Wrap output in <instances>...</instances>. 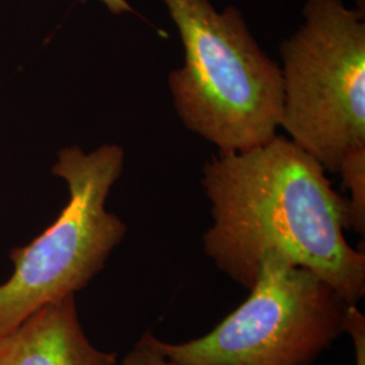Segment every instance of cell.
Here are the masks:
<instances>
[{
  "instance_id": "10",
  "label": "cell",
  "mask_w": 365,
  "mask_h": 365,
  "mask_svg": "<svg viewBox=\"0 0 365 365\" xmlns=\"http://www.w3.org/2000/svg\"><path fill=\"white\" fill-rule=\"evenodd\" d=\"M80 1H86V0H80ZM101 1L108 9V11L114 14V15L134 13V9L131 7L128 0H101Z\"/></svg>"
},
{
  "instance_id": "8",
  "label": "cell",
  "mask_w": 365,
  "mask_h": 365,
  "mask_svg": "<svg viewBox=\"0 0 365 365\" xmlns=\"http://www.w3.org/2000/svg\"><path fill=\"white\" fill-rule=\"evenodd\" d=\"M120 365H179L160 352L153 344V334L145 333Z\"/></svg>"
},
{
  "instance_id": "5",
  "label": "cell",
  "mask_w": 365,
  "mask_h": 365,
  "mask_svg": "<svg viewBox=\"0 0 365 365\" xmlns=\"http://www.w3.org/2000/svg\"><path fill=\"white\" fill-rule=\"evenodd\" d=\"M250 295L203 337L180 344L153 336L179 365H314L345 333L349 303L313 271L268 255Z\"/></svg>"
},
{
  "instance_id": "1",
  "label": "cell",
  "mask_w": 365,
  "mask_h": 365,
  "mask_svg": "<svg viewBox=\"0 0 365 365\" xmlns=\"http://www.w3.org/2000/svg\"><path fill=\"white\" fill-rule=\"evenodd\" d=\"M202 173L212 217L205 252L233 282L250 289L274 253L313 271L349 304L364 297L365 255L344 235L346 199L298 145L276 135L212 157Z\"/></svg>"
},
{
  "instance_id": "7",
  "label": "cell",
  "mask_w": 365,
  "mask_h": 365,
  "mask_svg": "<svg viewBox=\"0 0 365 365\" xmlns=\"http://www.w3.org/2000/svg\"><path fill=\"white\" fill-rule=\"evenodd\" d=\"M351 197L346 200V227L365 232V146L356 148L342 158L339 172Z\"/></svg>"
},
{
  "instance_id": "2",
  "label": "cell",
  "mask_w": 365,
  "mask_h": 365,
  "mask_svg": "<svg viewBox=\"0 0 365 365\" xmlns=\"http://www.w3.org/2000/svg\"><path fill=\"white\" fill-rule=\"evenodd\" d=\"M180 33L184 63L168 76L182 125L220 153L244 152L277 135L283 114L280 66L233 6L163 0Z\"/></svg>"
},
{
  "instance_id": "4",
  "label": "cell",
  "mask_w": 365,
  "mask_h": 365,
  "mask_svg": "<svg viewBox=\"0 0 365 365\" xmlns=\"http://www.w3.org/2000/svg\"><path fill=\"white\" fill-rule=\"evenodd\" d=\"M123 165L119 145H102L91 153L78 146L60 150L53 173L68 184L69 200L42 235L11 250L14 274L0 283V336L42 306L75 295L105 268L126 235L125 222L106 210Z\"/></svg>"
},
{
  "instance_id": "3",
  "label": "cell",
  "mask_w": 365,
  "mask_h": 365,
  "mask_svg": "<svg viewBox=\"0 0 365 365\" xmlns=\"http://www.w3.org/2000/svg\"><path fill=\"white\" fill-rule=\"evenodd\" d=\"M304 24L280 46V128L327 172L365 146L364 10L307 0Z\"/></svg>"
},
{
  "instance_id": "6",
  "label": "cell",
  "mask_w": 365,
  "mask_h": 365,
  "mask_svg": "<svg viewBox=\"0 0 365 365\" xmlns=\"http://www.w3.org/2000/svg\"><path fill=\"white\" fill-rule=\"evenodd\" d=\"M0 365H117V354L92 345L80 324L75 295H69L42 306L0 336Z\"/></svg>"
},
{
  "instance_id": "9",
  "label": "cell",
  "mask_w": 365,
  "mask_h": 365,
  "mask_svg": "<svg viewBox=\"0 0 365 365\" xmlns=\"http://www.w3.org/2000/svg\"><path fill=\"white\" fill-rule=\"evenodd\" d=\"M345 333L352 337L356 365H365V317L356 304H349L345 319Z\"/></svg>"
}]
</instances>
